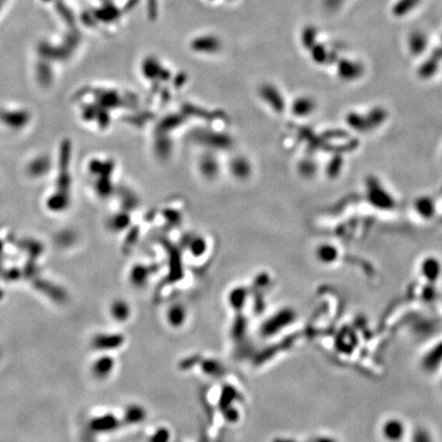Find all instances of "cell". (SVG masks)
I'll return each mask as SVG.
<instances>
[{
    "instance_id": "6da1fadb",
    "label": "cell",
    "mask_w": 442,
    "mask_h": 442,
    "mask_svg": "<svg viewBox=\"0 0 442 442\" xmlns=\"http://www.w3.org/2000/svg\"><path fill=\"white\" fill-rule=\"evenodd\" d=\"M409 43L414 53H421L427 46V37L422 32H413L410 36Z\"/></svg>"
},
{
    "instance_id": "7a4b0ae2",
    "label": "cell",
    "mask_w": 442,
    "mask_h": 442,
    "mask_svg": "<svg viewBox=\"0 0 442 442\" xmlns=\"http://www.w3.org/2000/svg\"><path fill=\"white\" fill-rule=\"evenodd\" d=\"M420 2L421 0H398L393 7L392 12L396 17H402L413 11L420 4Z\"/></svg>"
},
{
    "instance_id": "3957f363",
    "label": "cell",
    "mask_w": 442,
    "mask_h": 442,
    "mask_svg": "<svg viewBox=\"0 0 442 442\" xmlns=\"http://www.w3.org/2000/svg\"><path fill=\"white\" fill-rule=\"evenodd\" d=\"M113 367H114L113 359L108 356H105V357L100 358L95 363L94 372H95L96 376H98V377H105L113 371Z\"/></svg>"
},
{
    "instance_id": "277c9868",
    "label": "cell",
    "mask_w": 442,
    "mask_h": 442,
    "mask_svg": "<svg viewBox=\"0 0 442 442\" xmlns=\"http://www.w3.org/2000/svg\"><path fill=\"white\" fill-rule=\"evenodd\" d=\"M219 43L218 40L214 37H210V36H206V37H202V38H199L198 40L195 41V47L198 50H204V51H213L218 47Z\"/></svg>"
},
{
    "instance_id": "5b68a950",
    "label": "cell",
    "mask_w": 442,
    "mask_h": 442,
    "mask_svg": "<svg viewBox=\"0 0 442 442\" xmlns=\"http://www.w3.org/2000/svg\"><path fill=\"white\" fill-rule=\"evenodd\" d=\"M111 313H112L115 319L124 320L128 317L130 313L129 306L123 301H116L113 303L112 307H111Z\"/></svg>"
},
{
    "instance_id": "8992f818",
    "label": "cell",
    "mask_w": 442,
    "mask_h": 442,
    "mask_svg": "<svg viewBox=\"0 0 442 442\" xmlns=\"http://www.w3.org/2000/svg\"><path fill=\"white\" fill-rule=\"evenodd\" d=\"M186 318V312L181 306H173L168 312V320L172 325H179Z\"/></svg>"
},
{
    "instance_id": "52a82bcc",
    "label": "cell",
    "mask_w": 442,
    "mask_h": 442,
    "mask_svg": "<svg viewBox=\"0 0 442 442\" xmlns=\"http://www.w3.org/2000/svg\"><path fill=\"white\" fill-rule=\"evenodd\" d=\"M315 38H316V30H315L313 27H307V28L303 31V33H302V37H301V40H302V43H303L306 47L313 46V45H314Z\"/></svg>"
},
{
    "instance_id": "ba28073f",
    "label": "cell",
    "mask_w": 442,
    "mask_h": 442,
    "mask_svg": "<svg viewBox=\"0 0 442 442\" xmlns=\"http://www.w3.org/2000/svg\"><path fill=\"white\" fill-rule=\"evenodd\" d=\"M121 343V338L118 336H114V335H107L106 338L105 337H101L99 338V340L97 339V345L101 344V346L103 348H116L118 345H120Z\"/></svg>"
},
{
    "instance_id": "9c48e42d",
    "label": "cell",
    "mask_w": 442,
    "mask_h": 442,
    "mask_svg": "<svg viewBox=\"0 0 442 442\" xmlns=\"http://www.w3.org/2000/svg\"><path fill=\"white\" fill-rule=\"evenodd\" d=\"M127 418H128L130 421L138 422V421H140V420L143 418V411H141V410L138 409V408L131 409V410L128 412Z\"/></svg>"
},
{
    "instance_id": "30bf717a",
    "label": "cell",
    "mask_w": 442,
    "mask_h": 442,
    "mask_svg": "<svg viewBox=\"0 0 442 442\" xmlns=\"http://www.w3.org/2000/svg\"><path fill=\"white\" fill-rule=\"evenodd\" d=\"M343 2L344 0H323V5L326 10L335 11L343 4Z\"/></svg>"
},
{
    "instance_id": "8fae6325",
    "label": "cell",
    "mask_w": 442,
    "mask_h": 442,
    "mask_svg": "<svg viewBox=\"0 0 442 442\" xmlns=\"http://www.w3.org/2000/svg\"><path fill=\"white\" fill-rule=\"evenodd\" d=\"M313 53H314V57L317 58L318 60L322 59L326 54L325 50H324V47L322 45H315V46H313Z\"/></svg>"
},
{
    "instance_id": "7c38bea8",
    "label": "cell",
    "mask_w": 442,
    "mask_h": 442,
    "mask_svg": "<svg viewBox=\"0 0 442 442\" xmlns=\"http://www.w3.org/2000/svg\"><path fill=\"white\" fill-rule=\"evenodd\" d=\"M167 434L168 433L166 430H161V431L157 432V434L154 437V442H165Z\"/></svg>"
}]
</instances>
